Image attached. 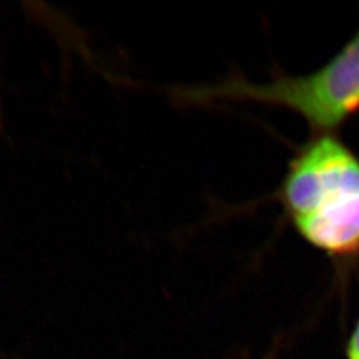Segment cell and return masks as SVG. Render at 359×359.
Segmentation results:
<instances>
[{
  "label": "cell",
  "mask_w": 359,
  "mask_h": 359,
  "mask_svg": "<svg viewBox=\"0 0 359 359\" xmlns=\"http://www.w3.org/2000/svg\"><path fill=\"white\" fill-rule=\"evenodd\" d=\"M274 196L313 249L339 265L359 259V156L335 133L301 145Z\"/></svg>",
  "instance_id": "6da1fadb"
},
{
  "label": "cell",
  "mask_w": 359,
  "mask_h": 359,
  "mask_svg": "<svg viewBox=\"0 0 359 359\" xmlns=\"http://www.w3.org/2000/svg\"><path fill=\"white\" fill-rule=\"evenodd\" d=\"M177 97L190 105L249 100L286 108L304 118L313 135L335 133L359 112V29L327 63L310 74H277L266 83L232 76L216 86L178 88Z\"/></svg>",
  "instance_id": "7a4b0ae2"
},
{
  "label": "cell",
  "mask_w": 359,
  "mask_h": 359,
  "mask_svg": "<svg viewBox=\"0 0 359 359\" xmlns=\"http://www.w3.org/2000/svg\"><path fill=\"white\" fill-rule=\"evenodd\" d=\"M346 359H359V319L355 323L353 330L349 334V339L346 341Z\"/></svg>",
  "instance_id": "3957f363"
}]
</instances>
